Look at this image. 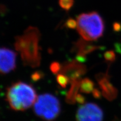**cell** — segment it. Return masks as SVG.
<instances>
[{
  "mask_svg": "<svg viewBox=\"0 0 121 121\" xmlns=\"http://www.w3.org/2000/svg\"><path fill=\"white\" fill-rule=\"evenodd\" d=\"M40 33L39 29L33 26L28 27L22 35L15 38V49L20 53L25 66L34 68L40 65Z\"/></svg>",
  "mask_w": 121,
  "mask_h": 121,
  "instance_id": "1",
  "label": "cell"
},
{
  "mask_svg": "<svg viewBox=\"0 0 121 121\" xmlns=\"http://www.w3.org/2000/svg\"><path fill=\"white\" fill-rule=\"evenodd\" d=\"M37 98L34 87L22 81L13 83L7 90V101L10 107L16 111H23L30 108Z\"/></svg>",
  "mask_w": 121,
  "mask_h": 121,
  "instance_id": "2",
  "label": "cell"
},
{
  "mask_svg": "<svg viewBox=\"0 0 121 121\" xmlns=\"http://www.w3.org/2000/svg\"><path fill=\"white\" fill-rule=\"evenodd\" d=\"M76 20L77 30L84 40H96L103 35L105 23L103 17L97 12L81 13L78 16Z\"/></svg>",
  "mask_w": 121,
  "mask_h": 121,
  "instance_id": "3",
  "label": "cell"
},
{
  "mask_svg": "<svg viewBox=\"0 0 121 121\" xmlns=\"http://www.w3.org/2000/svg\"><path fill=\"white\" fill-rule=\"evenodd\" d=\"M33 105L35 114L47 121H52L56 119L60 112L58 99L50 94L39 95Z\"/></svg>",
  "mask_w": 121,
  "mask_h": 121,
  "instance_id": "4",
  "label": "cell"
},
{
  "mask_svg": "<svg viewBox=\"0 0 121 121\" xmlns=\"http://www.w3.org/2000/svg\"><path fill=\"white\" fill-rule=\"evenodd\" d=\"M103 112L96 104H85L77 111V121H103Z\"/></svg>",
  "mask_w": 121,
  "mask_h": 121,
  "instance_id": "5",
  "label": "cell"
},
{
  "mask_svg": "<svg viewBox=\"0 0 121 121\" xmlns=\"http://www.w3.org/2000/svg\"><path fill=\"white\" fill-rule=\"evenodd\" d=\"M16 62V53L8 48L0 47V73H8L14 70Z\"/></svg>",
  "mask_w": 121,
  "mask_h": 121,
  "instance_id": "6",
  "label": "cell"
},
{
  "mask_svg": "<svg viewBox=\"0 0 121 121\" xmlns=\"http://www.w3.org/2000/svg\"><path fill=\"white\" fill-rule=\"evenodd\" d=\"M60 73L66 75L69 78V82L80 78V76L86 71V67L78 60H73L67 62L62 66Z\"/></svg>",
  "mask_w": 121,
  "mask_h": 121,
  "instance_id": "7",
  "label": "cell"
},
{
  "mask_svg": "<svg viewBox=\"0 0 121 121\" xmlns=\"http://www.w3.org/2000/svg\"><path fill=\"white\" fill-rule=\"evenodd\" d=\"M84 39H79L74 44L73 49L76 52L77 57L81 61H85V56L99 49V47L92 44Z\"/></svg>",
  "mask_w": 121,
  "mask_h": 121,
  "instance_id": "8",
  "label": "cell"
},
{
  "mask_svg": "<svg viewBox=\"0 0 121 121\" xmlns=\"http://www.w3.org/2000/svg\"><path fill=\"white\" fill-rule=\"evenodd\" d=\"M96 78L102 89L103 95L107 99L112 100L116 97L117 90L109 81L108 76L104 74H99Z\"/></svg>",
  "mask_w": 121,
  "mask_h": 121,
  "instance_id": "9",
  "label": "cell"
},
{
  "mask_svg": "<svg viewBox=\"0 0 121 121\" xmlns=\"http://www.w3.org/2000/svg\"><path fill=\"white\" fill-rule=\"evenodd\" d=\"M81 79L78 78L71 81V86L67 93L66 96V101L68 103L74 104L76 102V99L78 94V91L80 90Z\"/></svg>",
  "mask_w": 121,
  "mask_h": 121,
  "instance_id": "10",
  "label": "cell"
},
{
  "mask_svg": "<svg viewBox=\"0 0 121 121\" xmlns=\"http://www.w3.org/2000/svg\"><path fill=\"white\" fill-rule=\"evenodd\" d=\"M94 90V84L88 78H85L81 80L80 91L82 93L89 94Z\"/></svg>",
  "mask_w": 121,
  "mask_h": 121,
  "instance_id": "11",
  "label": "cell"
},
{
  "mask_svg": "<svg viewBox=\"0 0 121 121\" xmlns=\"http://www.w3.org/2000/svg\"><path fill=\"white\" fill-rule=\"evenodd\" d=\"M58 4L60 8L67 12L73 7L74 0H58Z\"/></svg>",
  "mask_w": 121,
  "mask_h": 121,
  "instance_id": "12",
  "label": "cell"
},
{
  "mask_svg": "<svg viewBox=\"0 0 121 121\" xmlns=\"http://www.w3.org/2000/svg\"><path fill=\"white\" fill-rule=\"evenodd\" d=\"M57 81L59 85H60L63 88H65L67 85L68 83L69 82V80L66 75L60 73L57 76Z\"/></svg>",
  "mask_w": 121,
  "mask_h": 121,
  "instance_id": "13",
  "label": "cell"
},
{
  "mask_svg": "<svg viewBox=\"0 0 121 121\" xmlns=\"http://www.w3.org/2000/svg\"><path fill=\"white\" fill-rule=\"evenodd\" d=\"M65 26L68 29H71L76 28L77 20L72 19V18H69L65 22Z\"/></svg>",
  "mask_w": 121,
  "mask_h": 121,
  "instance_id": "14",
  "label": "cell"
},
{
  "mask_svg": "<svg viewBox=\"0 0 121 121\" xmlns=\"http://www.w3.org/2000/svg\"><path fill=\"white\" fill-rule=\"evenodd\" d=\"M50 69L51 71L54 74H56L60 71L61 69V66L60 65V63L58 62H53L51 65L50 66Z\"/></svg>",
  "mask_w": 121,
  "mask_h": 121,
  "instance_id": "15",
  "label": "cell"
},
{
  "mask_svg": "<svg viewBox=\"0 0 121 121\" xmlns=\"http://www.w3.org/2000/svg\"><path fill=\"white\" fill-rule=\"evenodd\" d=\"M104 57L108 61H112L114 60L115 55L112 51H108L104 54Z\"/></svg>",
  "mask_w": 121,
  "mask_h": 121,
  "instance_id": "16",
  "label": "cell"
},
{
  "mask_svg": "<svg viewBox=\"0 0 121 121\" xmlns=\"http://www.w3.org/2000/svg\"><path fill=\"white\" fill-rule=\"evenodd\" d=\"M43 75L42 72H36L34 73H33L32 76H31V78L34 81H37L39 79H40L42 78Z\"/></svg>",
  "mask_w": 121,
  "mask_h": 121,
  "instance_id": "17",
  "label": "cell"
},
{
  "mask_svg": "<svg viewBox=\"0 0 121 121\" xmlns=\"http://www.w3.org/2000/svg\"><path fill=\"white\" fill-rule=\"evenodd\" d=\"M76 102H77L80 104H84L85 102V98L82 95L78 94V96H77L76 99Z\"/></svg>",
  "mask_w": 121,
  "mask_h": 121,
  "instance_id": "18",
  "label": "cell"
},
{
  "mask_svg": "<svg viewBox=\"0 0 121 121\" xmlns=\"http://www.w3.org/2000/svg\"><path fill=\"white\" fill-rule=\"evenodd\" d=\"M93 94L95 98H99L100 97V91L98 90V89H95L93 91Z\"/></svg>",
  "mask_w": 121,
  "mask_h": 121,
  "instance_id": "19",
  "label": "cell"
}]
</instances>
